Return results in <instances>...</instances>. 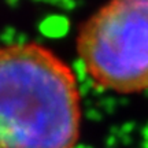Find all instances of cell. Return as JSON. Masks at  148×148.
Returning a JSON list of instances; mask_svg holds the SVG:
<instances>
[{
	"label": "cell",
	"mask_w": 148,
	"mask_h": 148,
	"mask_svg": "<svg viewBox=\"0 0 148 148\" xmlns=\"http://www.w3.org/2000/svg\"><path fill=\"white\" fill-rule=\"evenodd\" d=\"M75 51L97 88L147 92L148 0H107L81 23Z\"/></svg>",
	"instance_id": "cell-2"
},
{
	"label": "cell",
	"mask_w": 148,
	"mask_h": 148,
	"mask_svg": "<svg viewBox=\"0 0 148 148\" xmlns=\"http://www.w3.org/2000/svg\"><path fill=\"white\" fill-rule=\"evenodd\" d=\"M79 129L69 64L38 42L0 45V148H74Z\"/></svg>",
	"instance_id": "cell-1"
}]
</instances>
